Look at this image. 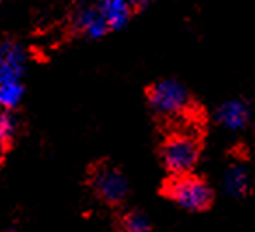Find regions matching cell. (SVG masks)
Wrapping results in <instances>:
<instances>
[{"instance_id":"obj_6","label":"cell","mask_w":255,"mask_h":232,"mask_svg":"<svg viewBox=\"0 0 255 232\" xmlns=\"http://www.w3.org/2000/svg\"><path fill=\"white\" fill-rule=\"evenodd\" d=\"M217 120L227 131H241L250 122V109L241 100H229L220 105Z\"/></svg>"},{"instance_id":"obj_1","label":"cell","mask_w":255,"mask_h":232,"mask_svg":"<svg viewBox=\"0 0 255 232\" xmlns=\"http://www.w3.org/2000/svg\"><path fill=\"white\" fill-rule=\"evenodd\" d=\"M164 194L187 211H203L212 204L213 192L212 187L199 176L192 173L173 175V178L166 183Z\"/></svg>"},{"instance_id":"obj_5","label":"cell","mask_w":255,"mask_h":232,"mask_svg":"<svg viewBox=\"0 0 255 232\" xmlns=\"http://www.w3.org/2000/svg\"><path fill=\"white\" fill-rule=\"evenodd\" d=\"M26 51L14 40L0 42V86L23 82L26 72Z\"/></svg>"},{"instance_id":"obj_9","label":"cell","mask_w":255,"mask_h":232,"mask_svg":"<svg viewBox=\"0 0 255 232\" xmlns=\"http://www.w3.org/2000/svg\"><path fill=\"white\" fill-rule=\"evenodd\" d=\"M222 183H224V190L229 196L243 197L250 190V183H252L250 171L241 164H233L224 173Z\"/></svg>"},{"instance_id":"obj_4","label":"cell","mask_w":255,"mask_h":232,"mask_svg":"<svg viewBox=\"0 0 255 232\" xmlns=\"http://www.w3.org/2000/svg\"><path fill=\"white\" fill-rule=\"evenodd\" d=\"M91 187L96 196L105 201L107 204L123 203L129 192V185H128V180L123 175V171L107 162L96 164L93 168Z\"/></svg>"},{"instance_id":"obj_12","label":"cell","mask_w":255,"mask_h":232,"mask_svg":"<svg viewBox=\"0 0 255 232\" xmlns=\"http://www.w3.org/2000/svg\"><path fill=\"white\" fill-rule=\"evenodd\" d=\"M2 157H4V150L0 148V164H2Z\"/></svg>"},{"instance_id":"obj_13","label":"cell","mask_w":255,"mask_h":232,"mask_svg":"<svg viewBox=\"0 0 255 232\" xmlns=\"http://www.w3.org/2000/svg\"><path fill=\"white\" fill-rule=\"evenodd\" d=\"M135 2H143V0H135Z\"/></svg>"},{"instance_id":"obj_11","label":"cell","mask_w":255,"mask_h":232,"mask_svg":"<svg viewBox=\"0 0 255 232\" xmlns=\"http://www.w3.org/2000/svg\"><path fill=\"white\" fill-rule=\"evenodd\" d=\"M16 133V119L9 110H0V148L5 150Z\"/></svg>"},{"instance_id":"obj_2","label":"cell","mask_w":255,"mask_h":232,"mask_svg":"<svg viewBox=\"0 0 255 232\" xmlns=\"http://www.w3.org/2000/svg\"><path fill=\"white\" fill-rule=\"evenodd\" d=\"M161 157L171 175L192 173L199 159V141L191 133H173L163 143Z\"/></svg>"},{"instance_id":"obj_10","label":"cell","mask_w":255,"mask_h":232,"mask_svg":"<svg viewBox=\"0 0 255 232\" xmlns=\"http://www.w3.org/2000/svg\"><path fill=\"white\" fill-rule=\"evenodd\" d=\"M121 232H150V220L142 211H129L121 220Z\"/></svg>"},{"instance_id":"obj_8","label":"cell","mask_w":255,"mask_h":232,"mask_svg":"<svg viewBox=\"0 0 255 232\" xmlns=\"http://www.w3.org/2000/svg\"><path fill=\"white\" fill-rule=\"evenodd\" d=\"M133 4H136L135 0H102L100 11L109 23L110 30H119L126 25L131 16Z\"/></svg>"},{"instance_id":"obj_3","label":"cell","mask_w":255,"mask_h":232,"mask_svg":"<svg viewBox=\"0 0 255 232\" xmlns=\"http://www.w3.org/2000/svg\"><path fill=\"white\" fill-rule=\"evenodd\" d=\"M147 100L154 112L159 114L161 117H168V119L185 114L191 105L189 91L173 79L159 81L150 86L147 91Z\"/></svg>"},{"instance_id":"obj_7","label":"cell","mask_w":255,"mask_h":232,"mask_svg":"<svg viewBox=\"0 0 255 232\" xmlns=\"http://www.w3.org/2000/svg\"><path fill=\"white\" fill-rule=\"evenodd\" d=\"M75 28L88 39H102L110 30L100 9H82L75 16Z\"/></svg>"}]
</instances>
